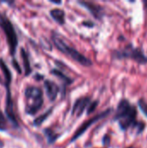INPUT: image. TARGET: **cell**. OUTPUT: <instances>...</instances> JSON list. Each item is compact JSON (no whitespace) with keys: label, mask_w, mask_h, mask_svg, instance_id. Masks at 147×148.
<instances>
[{"label":"cell","mask_w":147,"mask_h":148,"mask_svg":"<svg viewBox=\"0 0 147 148\" xmlns=\"http://www.w3.org/2000/svg\"><path fill=\"white\" fill-rule=\"evenodd\" d=\"M137 110L135 107L132 106L131 103L123 100L119 103L114 120L119 121V125L123 130H126L129 127L137 124L136 121Z\"/></svg>","instance_id":"obj_1"},{"label":"cell","mask_w":147,"mask_h":148,"mask_svg":"<svg viewBox=\"0 0 147 148\" xmlns=\"http://www.w3.org/2000/svg\"><path fill=\"white\" fill-rule=\"evenodd\" d=\"M25 108L24 111L29 115L36 114L42 107L43 95L40 88L36 86H27L24 89Z\"/></svg>","instance_id":"obj_2"},{"label":"cell","mask_w":147,"mask_h":148,"mask_svg":"<svg viewBox=\"0 0 147 148\" xmlns=\"http://www.w3.org/2000/svg\"><path fill=\"white\" fill-rule=\"evenodd\" d=\"M0 28L5 35L10 55L11 56H14L16 52V48L18 45L17 34L10 19L6 16L5 13L1 11H0Z\"/></svg>","instance_id":"obj_3"},{"label":"cell","mask_w":147,"mask_h":148,"mask_svg":"<svg viewBox=\"0 0 147 148\" xmlns=\"http://www.w3.org/2000/svg\"><path fill=\"white\" fill-rule=\"evenodd\" d=\"M52 38H53V42H54L55 45L57 47V49L60 51H62V53H64L65 55H67L68 56H69L71 59H73L74 61L77 62L78 63H80L83 66L92 65V62L88 58H87L85 56H83L81 53H80L78 50H76L73 47L69 46L62 37L58 36L57 35H54L52 36Z\"/></svg>","instance_id":"obj_4"},{"label":"cell","mask_w":147,"mask_h":148,"mask_svg":"<svg viewBox=\"0 0 147 148\" xmlns=\"http://www.w3.org/2000/svg\"><path fill=\"white\" fill-rule=\"evenodd\" d=\"M10 85L11 84H4L6 88V98H5V114L11 125L17 128L19 127L18 121L16 115L15 114V109H14V102L12 99V94L10 90Z\"/></svg>","instance_id":"obj_5"},{"label":"cell","mask_w":147,"mask_h":148,"mask_svg":"<svg viewBox=\"0 0 147 148\" xmlns=\"http://www.w3.org/2000/svg\"><path fill=\"white\" fill-rule=\"evenodd\" d=\"M115 56L118 58H132L139 63H147V57L142 51L132 45L126 47L121 51H117Z\"/></svg>","instance_id":"obj_6"},{"label":"cell","mask_w":147,"mask_h":148,"mask_svg":"<svg viewBox=\"0 0 147 148\" xmlns=\"http://www.w3.org/2000/svg\"><path fill=\"white\" fill-rule=\"evenodd\" d=\"M110 112H111V110L110 109H107V110H106V111H104V112H102V113H101V114H97V115H95L94 117H93V118H91V119H89V120H88L87 121H85L77 130H76V132L75 133V134H74V136L72 137V140H71V141H75V140H77L81 135H82L94 123H95L96 121H100V120H101V119H103V118H105L106 116H107L109 114H110Z\"/></svg>","instance_id":"obj_7"},{"label":"cell","mask_w":147,"mask_h":148,"mask_svg":"<svg viewBox=\"0 0 147 148\" xmlns=\"http://www.w3.org/2000/svg\"><path fill=\"white\" fill-rule=\"evenodd\" d=\"M90 103H91V99L89 97H81V98H79L75 101V105H74L73 111H72L73 115L81 116L83 114L84 109L88 106H89Z\"/></svg>","instance_id":"obj_8"},{"label":"cell","mask_w":147,"mask_h":148,"mask_svg":"<svg viewBox=\"0 0 147 148\" xmlns=\"http://www.w3.org/2000/svg\"><path fill=\"white\" fill-rule=\"evenodd\" d=\"M44 88H45L46 94L49 101H54L56 99L57 95L59 93V88L56 85V83H55L53 81H50V80H45Z\"/></svg>","instance_id":"obj_9"},{"label":"cell","mask_w":147,"mask_h":148,"mask_svg":"<svg viewBox=\"0 0 147 148\" xmlns=\"http://www.w3.org/2000/svg\"><path fill=\"white\" fill-rule=\"evenodd\" d=\"M80 3H81L82 5H84L96 18H101V16L103 15L102 14V8L100 5H97L94 3L91 2H80Z\"/></svg>","instance_id":"obj_10"},{"label":"cell","mask_w":147,"mask_h":148,"mask_svg":"<svg viewBox=\"0 0 147 148\" xmlns=\"http://www.w3.org/2000/svg\"><path fill=\"white\" fill-rule=\"evenodd\" d=\"M20 53H21V58H22V61H23V69H24V75H25V76H28L32 72V69H31V66H30L29 56H28V53L26 52L25 49H23V48L21 49Z\"/></svg>","instance_id":"obj_11"},{"label":"cell","mask_w":147,"mask_h":148,"mask_svg":"<svg viewBox=\"0 0 147 148\" xmlns=\"http://www.w3.org/2000/svg\"><path fill=\"white\" fill-rule=\"evenodd\" d=\"M0 69H1V71H2V73L3 75L4 84H6V83L11 84V82H12V74H11V71L9 69L8 65L3 61V58H0Z\"/></svg>","instance_id":"obj_12"},{"label":"cell","mask_w":147,"mask_h":148,"mask_svg":"<svg viewBox=\"0 0 147 148\" xmlns=\"http://www.w3.org/2000/svg\"><path fill=\"white\" fill-rule=\"evenodd\" d=\"M50 16L52 18L60 24L65 23V12L61 9H53L50 10Z\"/></svg>","instance_id":"obj_13"},{"label":"cell","mask_w":147,"mask_h":148,"mask_svg":"<svg viewBox=\"0 0 147 148\" xmlns=\"http://www.w3.org/2000/svg\"><path fill=\"white\" fill-rule=\"evenodd\" d=\"M52 113V108L49 109L48 111H46L44 114H42V115H40L39 117L36 118L33 121V125L36 126V127H39L42 125V123L49 117V115H50V114Z\"/></svg>","instance_id":"obj_14"},{"label":"cell","mask_w":147,"mask_h":148,"mask_svg":"<svg viewBox=\"0 0 147 148\" xmlns=\"http://www.w3.org/2000/svg\"><path fill=\"white\" fill-rule=\"evenodd\" d=\"M44 134H45V135L48 138L49 143H53L56 140V138L58 137V135L56 134H55L54 131H52L51 129H49V128L44 130Z\"/></svg>","instance_id":"obj_15"},{"label":"cell","mask_w":147,"mask_h":148,"mask_svg":"<svg viewBox=\"0 0 147 148\" xmlns=\"http://www.w3.org/2000/svg\"><path fill=\"white\" fill-rule=\"evenodd\" d=\"M7 129V121L0 109V131H5Z\"/></svg>","instance_id":"obj_16"},{"label":"cell","mask_w":147,"mask_h":148,"mask_svg":"<svg viewBox=\"0 0 147 148\" xmlns=\"http://www.w3.org/2000/svg\"><path fill=\"white\" fill-rule=\"evenodd\" d=\"M51 73L52 74H54V75H55L56 76H58L60 79H62V80H63L64 82H71V80L68 78V77H67L65 75H63L61 71H59V70H57V69H53L52 71H51Z\"/></svg>","instance_id":"obj_17"},{"label":"cell","mask_w":147,"mask_h":148,"mask_svg":"<svg viewBox=\"0 0 147 148\" xmlns=\"http://www.w3.org/2000/svg\"><path fill=\"white\" fill-rule=\"evenodd\" d=\"M139 106L140 108V109L143 111V113L147 115V103L144 100H140L139 101Z\"/></svg>","instance_id":"obj_18"},{"label":"cell","mask_w":147,"mask_h":148,"mask_svg":"<svg viewBox=\"0 0 147 148\" xmlns=\"http://www.w3.org/2000/svg\"><path fill=\"white\" fill-rule=\"evenodd\" d=\"M12 65H13V68L19 73V74H21L22 73V69H21V67L19 66V64H18V62L15 60V59H13L12 60Z\"/></svg>","instance_id":"obj_19"},{"label":"cell","mask_w":147,"mask_h":148,"mask_svg":"<svg viewBox=\"0 0 147 148\" xmlns=\"http://www.w3.org/2000/svg\"><path fill=\"white\" fill-rule=\"evenodd\" d=\"M97 103H98L97 101H94V102H92V103L89 104V107H88V114L92 113V112L96 108V107H97V105H98Z\"/></svg>","instance_id":"obj_20"},{"label":"cell","mask_w":147,"mask_h":148,"mask_svg":"<svg viewBox=\"0 0 147 148\" xmlns=\"http://www.w3.org/2000/svg\"><path fill=\"white\" fill-rule=\"evenodd\" d=\"M3 147V141L0 139V148Z\"/></svg>","instance_id":"obj_21"},{"label":"cell","mask_w":147,"mask_h":148,"mask_svg":"<svg viewBox=\"0 0 147 148\" xmlns=\"http://www.w3.org/2000/svg\"><path fill=\"white\" fill-rule=\"evenodd\" d=\"M127 148H135L134 147H127Z\"/></svg>","instance_id":"obj_22"}]
</instances>
